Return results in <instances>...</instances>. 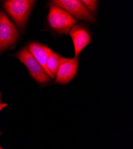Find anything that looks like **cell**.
I'll list each match as a JSON object with an SVG mask.
<instances>
[{
	"label": "cell",
	"mask_w": 133,
	"mask_h": 149,
	"mask_svg": "<svg viewBox=\"0 0 133 149\" xmlns=\"http://www.w3.org/2000/svg\"><path fill=\"white\" fill-rule=\"evenodd\" d=\"M48 21L53 29L66 35L77 23V20L66 11L56 6H51L50 8Z\"/></svg>",
	"instance_id": "1"
},
{
	"label": "cell",
	"mask_w": 133,
	"mask_h": 149,
	"mask_svg": "<svg viewBox=\"0 0 133 149\" xmlns=\"http://www.w3.org/2000/svg\"><path fill=\"white\" fill-rule=\"evenodd\" d=\"M35 3L32 0H9L4 3V8L17 25L23 28Z\"/></svg>",
	"instance_id": "2"
},
{
	"label": "cell",
	"mask_w": 133,
	"mask_h": 149,
	"mask_svg": "<svg viewBox=\"0 0 133 149\" xmlns=\"http://www.w3.org/2000/svg\"><path fill=\"white\" fill-rule=\"evenodd\" d=\"M16 57L27 68L32 77L38 82L45 84L50 80L38 61L27 48H23L16 54Z\"/></svg>",
	"instance_id": "3"
},
{
	"label": "cell",
	"mask_w": 133,
	"mask_h": 149,
	"mask_svg": "<svg viewBox=\"0 0 133 149\" xmlns=\"http://www.w3.org/2000/svg\"><path fill=\"white\" fill-rule=\"evenodd\" d=\"M51 6H56L61 8L71 16L79 20L94 23V17L87 9L81 1L79 0H54L51 2Z\"/></svg>",
	"instance_id": "4"
},
{
	"label": "cell",
	"mask_w": 133,
	"mask_h": 149,
	"mask_svg": "<svg viewBox=\"0 0 133 149\" xmlns=\"http://www.w3.org/2000/svg\"><path fill=\"white\" fill-rule=\"evenodd\" d=\"M19 32L3 11H0V52L4 50L18 38Z\"/></svg>",
	"instance_id": "5"
},
{
	"label": "cell",
	"mask_w": 133,
	"mask_h": 149,
	"mask_svg": "<svg viewBox=\"0 0 133 149\" xmlns=\"http://www.w3.org/2000/svg\"><path fill=\"white\" fill-rule=\"evenodd\" d=\"M78 57L68 58L60 66L56 74V83L66 84L72 80L78 70Z\"/></svg>",
	"instance_id": "6"
},
{
	"label": "cell",
	"mask_w": 133,
	"mask_h": 149,
	"mask_svg": "<svg viewBox=\"0 0 133 149\" xmlns=\"http://www.w3.org/2000/svg\"><path fill=\"white\" fill-rule=\"evenodd\" d=\"M69 35L74 42L75 57H78L84 48L91 42L90 34L84 26L75 25L70 29Z\"/></svg>",
	"instance_id": "7"
},
{
	"label": "cell",
	"mask_w": 133,
	"mask_h": 149,
	"mask_svg": "<svg viewBox=\"0 0 133 149\" xmlns=\"http://www.w3.org/2000/svg\"><path fill=\"white\" fill-rule=\"evenodd\" d=\"M27 49L35 58L38 61L45 73L49 77V73L47 69V61L52 51V49L38 42H32L29 44Z\"/></svg>",
	"instance_id": "8"
},
{
	"label": "cell",
	"mask_w": 133,
	"mask_h": 149,
	"mask_svg": "<svg viewBox=\"0 0 133 149\" xmlns=\"http://www.w3.org/2000/svg\"><path fill=\"white\" fill-rule=\"evenodd\" d=\"M68 59L52 51L47 61V69L49 73V77L54 78L60 66Z\"/></svg>",
	"instance_id": "9"
},
{
	"label": "cell",
	"mask_w": 133,
	"mask_h": 149,
	"mask_svg": "<svg viewBox=\"0 0 133 149\" xmlns=\"http://www.w3.org/2000/svg\"><path fill=\"white\" fill-rule=\"evenodd\" d=\"M81 2L90 13H94L98 4V1H94V0H90H90H82Z\"/></svg>",
	"instance_id": "10"
},
{
	"label": "cell",
	"mask_w": 133,
	"mask_h": 149,
	"mask_svg": "<svg viewBox=\"0 0 133 149\" xmlns=\"http://www.w3.org/2000/svg\"><path fill=\"white\" fill-rule=\"evenodd\" d=\"M7 106V104L6 103H2L0 102V111H1L3 108L6 107Z\"/></svg>",
	"instance_id": "11"
},
{
	"label": "cell",
	"mask_w": 133,
	"mask_h": 149,
	"mask_svg": "<svg viewBox=\"0 0 133 149\" xmlns=\"http://www.w3.org/2000/svg\"><path fill=\"white\" fill-rule=\"evenodd\" d=\"M0 149H4V148H1H1H0Z\"/></svg>",
	"instance_id": "12"
},
{
	"label": "cell",
	"mask_w": 133,
	"mask_h": 149,
	"mask_svg": "<svg viewBox=\"0 0 133 149\" xmlns=\"http://www.w3.org/2000/svg\"><path fill=\"white\" fill-rule=\"evenodd\" d=\"M0 148H1V146H0Z\"/></svg>",
	"instance_id": "13"
}]
</instances>
